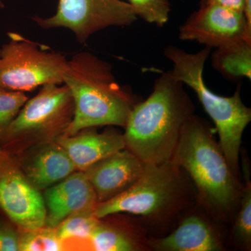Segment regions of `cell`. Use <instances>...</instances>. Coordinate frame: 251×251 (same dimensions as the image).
Listing matches in <instances>:
<instances>
[{
	"instance_id": "1",
	"label": "cell",
	"mask_w": 251,
	"mask_h": 251,
	"mask_svg": "<svg viewBox=\"0 0 251 251\" xmlns=\"http://www.w3.org/2000/svg\"><path fill=\"white\" fill-rule=\"evenodd\" d=\"M184 85L171 71L163 73L148 98L130 112L123 134L126 148L145 164L171 161L185 125L194 115Z\"/></svg>"
},
{
	"instance_id": "2",
	"label": "cell",
	"mask_w": 251,
	"mask_h": 251,
	"mask_svg": "<svg viewBox=\"0 0 251 251\" xmlns=\"http://www.w3.org/2000/svg\"><path fill=\"white\" fill-rule=\"evenodd\" d=\"M64 84L74 100V117L62 135L103 126L125 127L138 103L134 96L117 82L111 65L87 51L68 60Z\"/></svg>"
},
{
	"instance_id": "3",
	"label": "cell",
	"mask_w": 251,
	"mask_h": 251,
	"mask_svg": "<svg viewBox=\"0 0 251 251\" xmlns=\"http://www.w3.org/2000/svg\"><path fill=\"white\" fill-rule=\"evenodd\" d=\"M171 161L191 176L203 205L216 217L234 215L242 187L207 122L196 115L188 120Z\"/></svg>"
},
{
	"instance_id": "4",
	"label": "cell",
	"mask_w": 251,
	"mask_h": 251,
	"mask_svg": "<svg viewBox=\"0 0 251 251\" xmlns=\"http://www.w3.org/2000/svg\"><path fill=\"white\" fill-rule=\"evenodd\" d=\"M210 48L189 53L174 46H167L164 55L173 64L171 71L175 78L192 89L198 100L216 126L219 145L231 170L237 175L239 152L244 130L251 121V110L243 103L240 86L233 95L222 97L213 92L204 80V65Z\"/></svg>"
},
{
	"instance_id": "5",
	"label": "cell",
	"mask_w": 251,
	"mask_h": 251,
	"mask_svg": "<svg viewBox=\"0 0 251 251\" xmlns=\"http://www.w3.org/2000/svg\"><path fill=\"white\" fill-rule=\"evenodd\" d=\"M181 171L171 161L146 164L143 175L131 187L98 203L94 215L102 219L125 212L153 220L171 215L184 203L185 187Z\"/></svg>"
},
{
	"instance_id": "6",
	"label": "cell",
	"mask_w": 251,
	"mask_h": 251,
	"mask_svg": "<svg viewBox=\"0 0 251 251\" xmlns=\"http://www.w3.org/2000/svg\"><path fill=\"white\" fill-rule=\"evenodd\" d=\"M9 41L0 49V89L31 92L49 83L63 84L68 60L62 53L8 33Z\"/></svg>"
},
{
	"instance_id": "7",
	"label": "cell",
	"mask_w": 251,
	"mask_h": 251,
	"mask_svg": "<svg viewBox=\"0 0 251 251\" xmlns=\"http://www.w3.org/2000/svg\"><path fill=\"white\" fill-rule=\"evenodd\" d=\"M72 96L64 84L49 83L28 99L5 133L1 145L50 141L62 136L74 117Z\"/></svg>"
},
{
	"instance_id": "8",
	"label": "cell",
	"mask_w": 251,
	"mask_h": 251,
	"mask_svg": "<svg viewBox=\"0 0 251 251\" xmlns=\"http://www.w3.org/2000/svg\"><path fill=\"white\" fill-rule=\"evenodd\" d=\"M32 20L42 29H69L79 43L85 44L96 32L130 25L138 17L130 4L121 0H59L53 16Z\"/></svg>"
},
{
	"instance_id": "9",
	"label": "cell",
	"mask_w": 251,
	"mask_h": 251,
	"mask_svg": "<svg viewBox=\"0 0 251 251\" xmlns=\"http://www.w3.org/2000/svg\"><path fill=\"white\" fill-rule=\"evenodd\" d=\"M179 38L216 49L251 39V25L244 13L218 4H203L179 27Z\"/></svg>"
},
{
	"instance_id": "10",
	"label": "cell",
	"mask_w": 251,
	"mask_h": 251,
	"mask_svg": "<svg viewBox=\"0 0 251 251\" xmlns=\"http://www.w3.org/2000/svg\"><path fill=\"white\" fill-rule=\"evenodd\" d=\"M0 209L24 231L46 226L45 201L21 173L0 163Z\"/></svg>"
},
{
	"instance_id": "11",
	"label": "cell",
	"mask_w": 251,
	"mask_h": 251,
	"mask_svg": "<svg viewBox=\"0 0 251 251\" xmlns=\"http://www.w3.org/2000/svg\"><path fill=\"white\" fill-rule=\"evenodd\" d=\"M145 164L134 153L123 149L83 171L97 196L98 203L121 194L140 179Z\"/></svg>"
},
{
	"instance_id": "12",
	"label": "cell",
	"mask_w": 251,
	"mask_h": 251,
	"mask_svg": "<svg viewBox=\"0 0 251 251\" xmlns=\"http://www.w3.org/2000/svg\"><path fill=\"white\" fill-rule=\"evenodd\" d=\"M46 226L55 229L68 216L94 211L98 204L92 184L83 171L74 172L45 193Z\"/></svg>"
},
{
	"instance_id": "13",
	"label": "cell",
	"mask_w": 251,
	"mask_h": 251,
	"mask_svg": "<svg viewBox=\"0 0 251 251\" xmlns=\"http://www.w3.org/2000/svg\"><path fill=\"white\" fill-rule=\"evenodd\" d=\"M67 153L75 170L85 171L97 162L126 148L123 134L114 129L98 133L90 128L55 140Z\"/></svg>"
},
{
	"instance_id": "14",
	"label": "cell",
	"mask_w": 251,
	"mask_h": 251,
	"mask_svg": "<svg viewBox=\"0 0 251 251\" xmlns=\"http://www.w3.org/2000/svg\"><path fill=\"white\" fill-rule=\"evenodd\" d=\"M149 249L158 251H220L224 250L221 236L206 220L191 214L169 235L148 239Z\"/></svg>"
},
{
	"instance_id": "15",
	"label": "cell",
	"mask_w": 251,
	"mask_h": 251,
	"mask_svg": "<svg viewBox=\"0 0 251 251\" xmlns=\"http://www.w3.org/2000/svg\"><path fill=\"white\" fill-rule=\"evenodd\" d=\"M76 171L58 143L46 145L26 163L25 178L38 190L49 188Z\"/></svg>"
},
{
	"instance_id": "16",
	"label": "cell",
	"mask_w": 251,
	"mask_h": 251,
	"mask_svg": "<svg viewBox=\"0 0 251 251\" xmlns=\"http://www.w3.org/2000/svg\"><path fill=\"white\" fill-rule=\"evenodd\" d=\"M211 63L216 72L227 80H251V39H242L216 49Z\"/></svg>"
},
{
	"instance_id": "17",
	"label": "cell",
	"mask_w": 251,
	"mask_h": 251,
	"mask_svg": "<svg viewBox=\"0 0 251 251\" xmlns=\"http://www.w3.org/2000/svg\"><path fill=\"white\" fill-rule=\"evenodd\" d=\"M92 250L97 251H135L148 249L143 238L121 229L99 222L89 237Z\"/></svg>"
},
{
	"instance_id": "18",
	"label": "cell",
	"mask_w": 251,
	"mask_h": 251,
	"mask_svg": "<svg viewBox=\"0 0 251 251\" xmlns=\"http://www.w3.org/2000/svg\"><path fill=\"white\" fill-rule=\"evenodd\" d=\"M245 185L242 188L239 207L234 220L232 234L236 242L243 249L251 250V183L248 166L244 168Z\"/></svg>"
},
{
	"instance_id": "19",
	"label": "cell",
	"mask_w": 251,
	"mask_h": 251,
	"mask_svg": "<svg viewBox=\"0 0 251 251\" xmlns=\"http://www.w3.org/2000/svg\"><path fill=\"white\" fill-rule=\"evenodd\" d=\"M94 211H81L68 216L55 228L62 242L69 239H88L94 228L100 222Z\"/></svg>"
},
{
	"instance_id": "20",
	"label": "cell",
	"mask_w": 251,
	"mask_h": 251,
	"mask_svg": "<svg viewBox=\"0 0 251 251\" xmlns=\"http://www.w3.org/2000/svg\"><path fill=\"white\" fill-rule=\"evenodd\" d=\"M63 243L59 239L55 229L44 226L32 230L24 231L19 235L20 251H64Z\"/></svg>"
},
{
	"instance_id": "21",
	"label": "cell",
	"mask_w": 251,
	"mask_h": 251,
	"mask_svg": "<svg viewBox=\"0 0 251 251\" xmlns=\"http://www.w3.org/2000/svg\"><path fill=\"white\" fill-rule=\"evenodd\" d=\"M137 17L157 26L169 21L171 9L168 0H128Z\"/></svg>"
},
{
	"instance_id": "22",
	"label": "cell",
	"mask_w": 251,
	"mask_h": 251,
	"mask_svg": "<svg viewBox=\"0 0 251 251\" xmlns=\"http://www.w3.org/2000/svg\"><path fill=\"white\" fill-rule=\"evenodd\" d=\"M27 99L25 92L0 89V145L11 122Z\"/></svg>"
},
{
	"instance_id": "23",
	"label": "cell",
	"mask_w": 251,
	"mask_h": 251,
	"mask_svg": "<svg viewBox=\"0 0 251 251\" xmlns=\"http://www.w3.org/2000/svg\"><path fill=\"white\" fill-rule=\"evenodd\" d=\"M20 251L19 234L9 225L0 221V251Z\"/></svg>"
},
{
	"instance_id": "24",
	"label": "cell",
	"mask_w": 251,
	"mask_h": 251,
	"mask_svg": "<svg viewBox=\"0 0 251 251\" xmlns=\"http://www.w3.org/2000/svg\"><path fill=\"white\" fill-rule=\"evenodd\" d=\"M215 4L239 12L245 11V0H201V5Z\"/></svg>"
},
{
	"instance_id": "25",
	"label": "cell",
	"mask_w": 251,
	"mask_h": 251,
	"mask_svg": "<svg viewBox=\"0 0 251 251\" xmlns=\"http://www.w3.org/2000/svg\"><path fill=\"white\" fill-rule=\"evenodd\" d=\"M248 21L251 25V0H245V11H244Z\"/></svg>"
},
{
	"instance_id": "26",
	"label": "cell",
	"mask_w": 251,
	"mask_h": 251,
	"mask_svg": "<svg viewBox=\"0 0 251 251\" xmlns=\"http://www.w3.org/2000/svg\"><path fill=\"white\" fill-rule=\"evenodd\" d=\"M4 7V4L3 3L2 0H0V9H2Z\"/></svg>"
}]
</instances>
